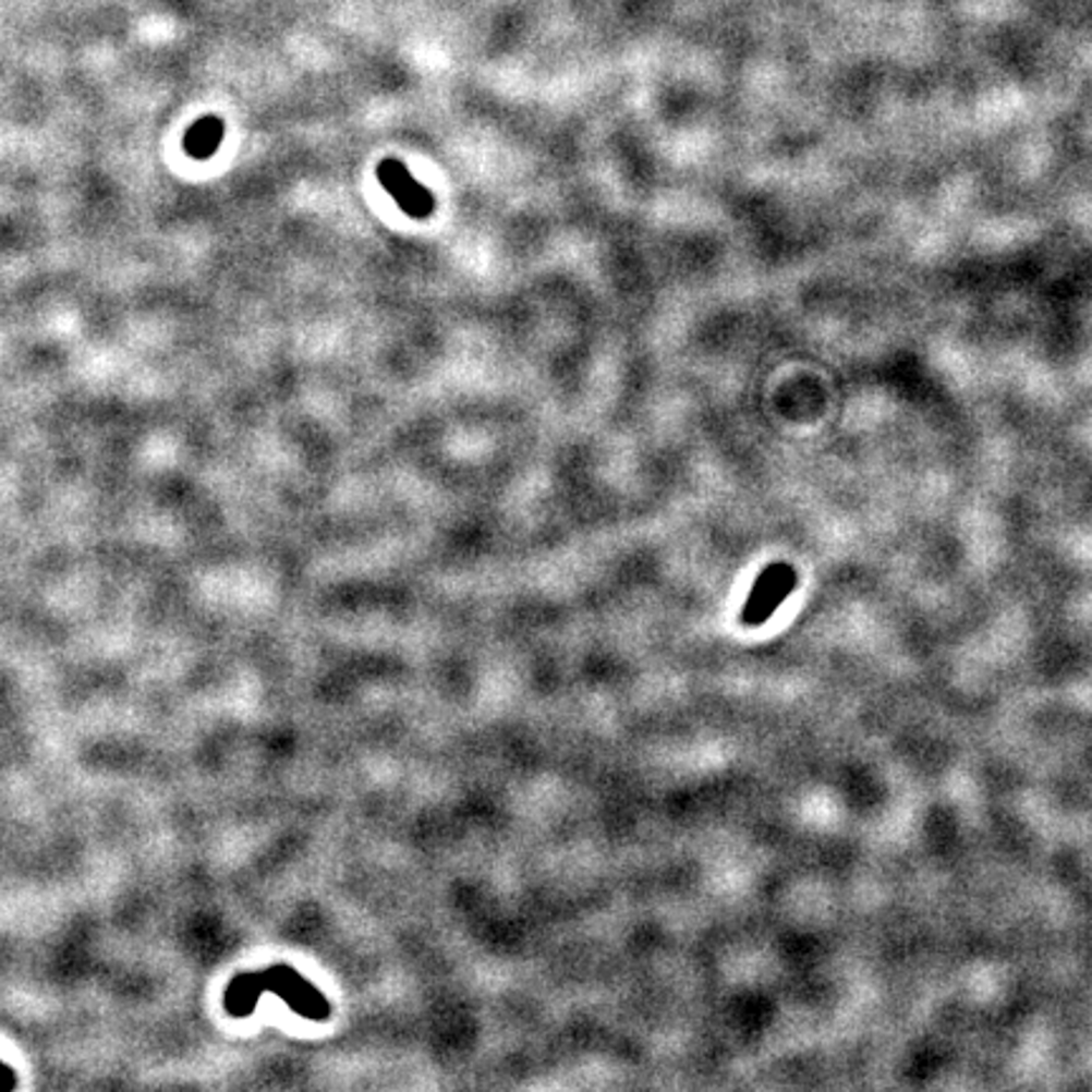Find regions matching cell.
Listing matches in <instances>:
<instances>
[{
  "label": "cell",
  "mask_w": 1092,
  "mask_h": 1092,
  "mask_svg": "<svg viewBox=\"0 0 1092 1092\" xmlns=\"http://www.w3.org/2000/svg\"><path fill=\"white\" fill-rule=\"evenodd\" d=\"M15 1085H19V1080H15V1075H13L11 1067L0 1065V1090H13Z\"/></svg>",
  "instance_id": "obj_4"
},
{
  "label": "cell",
  "mask_w": 1092,
  "mask_h": 1092,
  "mask_svg": "<svg viewBox=\"0 0 1092 1092\" xmlns=\"http://www.w3.org/2000/svg\"><path fill=\"white\" fill-rule=\"evenodd\" d=\"M220 139H223V122L218 117H205L197 120L190 132L185 134V149L193 157H210L216 153Z\"/></svg>",
  "instance_id": "obj_3"
},
{
  "label": "cell",
  "mask_w": 1092,
  "mask_h": 1092,
  "mask_svg": "<svg viewBox=\"0 0 1092 1092\" xmlns=\"http://www.w3.org/2000/svg\"><path fill=\"white\" fill-rule=\"evenodd\" d=\"M377 180H379V185H383L387 193L392 195V201L400 205V210L405 213V216L415 218V220H425V218L433 216V210H435L433 193L427 187H423L421 182L413 178V172H410L400 160L387 157V160L379 162L377 165Z\"/></svg>",
  "instance_id": "obj_1"
},
{
  "label": "cell",
  "mask_w": 1092,
  "mask_h": 1092,
  "mask_svg": "<svg viewBox=\"0 0 1092 1092\" xmlns=\"http://www.w3.org/2000/svg\"><path fill=\"white\" fill-rule=\"evenodd\" d=\"M797 584V572L785 561L764 569V574L756 580V587L751 592L747 607H743V622L762 624L766 617L774 615V609L785 599Z\"/></svg>",
  "instance_id": "obj_2"
}]
</instances>
